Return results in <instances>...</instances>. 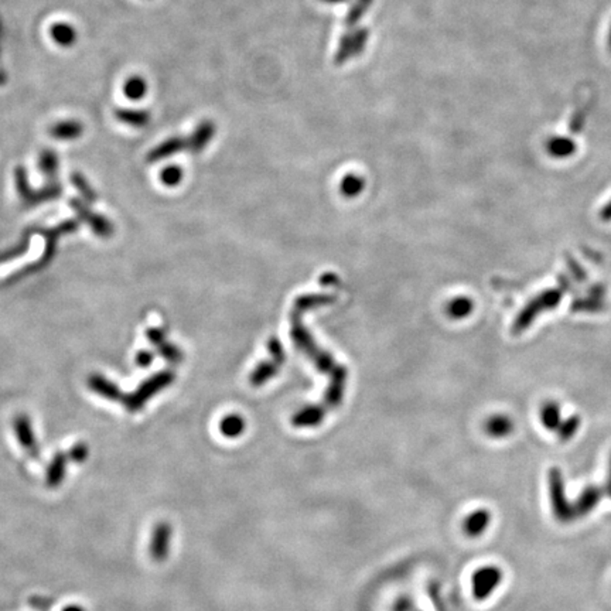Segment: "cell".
<instances>
[{
    "mask_svg": "<svg viewBox=\"0 0 611 611\" xmlns=\"http://www.w3.org/2000/svg\"><path fill=\"white\" fill-rule=\"evenodd\" d=\"M77 228H78V224L75 221L70 219V221H65V222H62V224H60V225H57L54 228H50V229H38L45 236V249H44V253L41 255V258L35 263L28 265V266L20 269L16 275L10 276L7 282L20 280L21 277H24V276H27L30 273H35V272L44 269L54 259V256H55L57 242H58L60 236L65 235V233L75 232Z\"/></svg>",
    "mask_w": 611,
    "mask_h": 611,
    "instance_id": "obj_1",
    "label": "cell"
},
{
    "mask_svg": "<svg viewBox=\"0 0 611 611\" xmlns=\"http://www.w3.org/2000/svg\"><path fill=\"white\" fill-rule=\"evenodd\" d=\"M549 497L552 512L555 518L562 524H571L576 519L573 504L568 500L565 491L563 477L559 468H552L549 471Z\"/></svg>",
    "mask_w": 611,
    "mask_h": 611,
    "instance_id": "obj_2",
    "label": "cell"
},
{
    "mask_svg": "<svg viewBox=\"0 0 611 611\" xmlns=\"http://www.w3.org/2000/svg\"><path fill=\"white\" fill-rule=\"evenodd\" d=\"M14 179H16V189H17L18 197L21 199V203L26 207H33L43 202H50L61 196V186L57 185L55 182H51L47 187L41 190H33L27 180L26 169L21 166L16 167Z\"/></svg>",
    "mask_w": 611,
    "mask_h": 611,
    "instance_id": "obj_3",
    "label": "cell"
},
{
    "mask_svg": "<svg viewBox=\"0 0 611 611\" xmlns=\"http://www.w3.org/2000/svg\"><path fill=\"white\" fill-rule=\"evenodd\" d=\"M172 381H173L172 373L158 374V375L152 377L149 381L143 382L136 392H133L131 395H123L121 401L123 402V405L129 412H138L143 407L146 401H149L156 392H159L165 387H167Z\"/></svg>",
    "mask_w": 611,
    "mask_h": 611,
    "instance_id": "obj_4",
    "label": "cell"
},
{
    "mask_svg": "<svg viewBox=\"0 0 611 611\" xmlns=\"http://www.w3.org/2000/svg\"><path fill=\"white\" fill-rule=\"evenodd\" d=\"M502 572L495 566H485L474 572L471 578L473 595L477 600H484L492 595V592L501 585Z\"/></svg>",
    "mask_w": 611,
    "mask_h": 611,
    "instance_id": "obj_5",
    "label": "cell"
},
{
    "mask_svg": "<svg viewBox=\"0 0 611 611\" xmlns=\"http://www.w3.org/2000/svg\"><path fill=\"white\" fill-rule=\"evenodd\" d=\"M71 208L75 211V214L85 222L89 225V228L101 238H109L114 233V225L109 222V219H106L105 216L95 214L89 209V207L87 204L79 202V200H71L70 202Z\"/></svg>",
    "mask_w": 611,
    "mask_h": 611,
    "instance_id": "obj_6",
    "label": "cell"
},
{
    "mask_svg": "<svg viewBox=\"0 0 611 611\" xmlns=\"http://www.w3.org/2000/svg\"><path fill=\"white\" fill-rule=\"evenodd\" d=\"M170 542H172V527L166 522L159 524L152 536V545H150V554L155 561H165L169 556L170 551Z\"/></svg>",
    "mask_w": 611,
    "mask_h": 611,
    "instance_id": "obj_7",
    "label": "cell"
},
{
    "mask_svg": "<svg viewBox=\"0 0 611 611\" xmlns=\"http://www.w3.org/2000/svg\"><path fill=\"white\" fill-rule=\"evenodd\" d=\"M14 430L20 444L28 451V454L34 458L38 457V446L37 440L30 423V419L26 414H18L14 419Z\"/></svg>",
    "mask_w": 611,
    "mask_h": 611,
    "instance_id": "obj_8",
    "label": "cell"
},
{
    "mask_svg": "<svg viewBox=\"0 0 611 611\" xmlns=\"http://www.w3.org/2000/svg\"><path fill=\"white\" fill-rule=\"evenodd\" d=\"M603 497V490L598 485H589L583 490V492L580 494V497L578 498V501L573 504L575 508V515L576 519L578 518H583L588 514H590L596 505L600 502Z\"/></svg>",
    "mask_w": 611,
    "mask_h": 611,
    "instance_id": "obj_9",
    "label": "cell"
},
{
    "mask_svg": "<svg viewBox=\"0 0 611 611\" xmlns=\"http://www.w3.org/2000/svg\"><path fill=\"white\" fill-rule=\"evenodd\" d=\"M216 132V126L211 121H203L187 141V149L192 153H200L207 148Z\"/></svg>",
    "mask_w": 611,
    "mask_h": 611,
    "instance_id": "obj_10",
    "label": "cell"
},
{
    "mask_svg": "<svg viewBox=\"0 0 611 611\" xmlns=\"http://www.w3.org/2000/svg\"><path fill=\"white\" fill-rule=\"evenodd\" d=\"M185 149H187V141L180 138V136H175V138L165 141L159 146L153 148L148 155V160L150 163H156V162L165 160V159L176 155L177 152L185 150Z\"/></svg>",
    "mask_w": 611,
    "mask_h": 611,
    "instance_id": "obj_11",
    "label": "cell"
},
{
    "mask_svg": "<svg viewBox=\"0 0 611 611\" xmlns=\"http://www.w3.org/2000/svg\"><path fill=\"white\" fill-rule=\"evenodd\" d=\"M491 522V514L487 510H477L471 512L463 524V531L470 538H477L483 535Z\"/></svg>",
    "mask_w": 611,
    "mask_h": 611,
    "instance_id": "obj_12",
    "label": "cell"
},
{
    "mask_svg": "<svg viewBox=\"0 0 611 611\" xmlns=\"http://www.w3.org/2000/svg\"><path fill=\"white\" fill-rule=\"evenodd\" d=\"M84 133V125L78 121H61L50 128L51 138L57 141H75Z\"/></svg>",
    "mask_w": 611,
    "mask_h": 611,
    "instance_id": "obj_13",
    "label": "cell"
},
{
    "mask_svg": "<svg viewBox=\"0 0 611 611\" xmlns=\"http://www.w3.org/2000/svg\"><path fill=\"white\" fill-rule=\"evenodd\" d=\"M88 387L95 394H98L99 397L109 400V401H121L123 397L121 394L119 388L114 382H111L109 380H106L105 377H102L99 374H94L88 378Z\"/></svg>",
    "mask_w": 611,
    "mask_h": 611,
    "instance_id": "obj_14",
    "label": "cell"
},
{
    "mask_svg": "<svg viewBox=\"0 0 611 611\" xmlns=\"http://www.w3.org/2000/svg\"><path fill=\"white\" fill-rule=\"evenodd\" d=\"M115 118L123 125H128L132 128H145L150 122V112L145 109L122 108L115 111Z\"/></svg>",
    "mask_w": 611,
    "mask_h": 611,
    "instance_id": "obj_15",
    "label": "cell"
},
{
    "mask_svg": "<svg viewBox=\"0 0 611 611\" xmlns=\"http://www.w3.org/2000/svg\"><path fill=\"white\" fill-rule=\"evenodd\" d=\"M50 34H51V38L60 47H64V48L72 47L77 41V30L71 24L64 21L53 24L50 28Z\"/></svg>",
    "mask_w": 611,
    "mask_h": 611,
    "instance_id": "obj_16",
    "label": "cell"
},
{
    "mask_svg": "<svg viewBox=\"0 0 611 611\" xmlns=\"http://www.w3.org/2000/svg\"><path fill=\"white\" fill-rule=\"evenodd\" d=\"M484 427H485V431L492 437H505L512 431L514 424L511 419H508L507 416L497 414L490 417Z\"/></svg>",
    "mask_w": 611,
    "mask_h": 611,
    "instance_id": "obj_17",
    "label": "cell"
},
{
    "mask_svg": "<svg viewBox=\"0 0 611 611\" xmlns=\"http://www.w3.org/2000/svg\"><path fill=\"white\" fill-rule=\"evenodd\" d=\"M65 467H67V456L62 453L55 454V457L53 458V461L47 470V485L48 487H55L62 481V478L65 475Z\"/></svg>",
    "mask_w": 611,
    "mask_h": 611,
    "instance_id": "obj_18",
    "label": "cell"
},
{
    "mask_svg": "<svg viewBox=\"0 0 611 611\" xmlns=\"http://www.w3.org/2000/svg\"><path fill=\"white\" fill-rule=\"evenodd\" d=\"M123 94L131 101H139L148 94V82L139 75H132L123 84Z\"/></svg>",
    "mask_w": 611,
    "mask_h": 611,
    "instance_id": "obj_19",
    "label": "cell"
},
{
    "mask_svg": "<svg viewBox=\"0 0 611 611\" xmlns=\"http://www.w3.org/2000/svg\"><path fill=\"white\" fill-rule=\"evenodd\" d=\"M148 337H149V340L159 348V351L167 358V360H173V361H176V360H180V353L176 350V348H173L172 346H169V344H166V341H165V336H163V333H162V330H159V329H150V330H148Z\"/></svg>",
    "mask_w": 611,
    "mask_h": 611,
    "instance_id": "obj_20",
    "label": "cell"
},
{
    "mask_svg": "<svg viewBox=\"0 0 611 611\" xmlns=\"http://www.w3.org/2000/svg\"><path fill=\"white\" fill-rule=\"evenodd\" d=\"M58 156L53 152V150H43L38 159V167L41 170V173L48 177L51 182H54V177L58 173Z\"/></svg>",
    "mask_w": 611,
    "mask_h": 611,
    "instance_id": "obj_21",
    "label": "cell"
},
{
    "mask_svg": "<svg viewBox=\"0 0 611 611\" xmlns=\"http://www.w3.org/2000/svg\"><path fill=\"white\" fill-rule=\"evenodd\" d=\"M71 182L87 203H94L98 199L95 190L92 189V186L88 183V180L81 173H72Z\"/></svg>",
    "mask_w": 611,
    "mask_h": 611,
    "instance_id": "obj_22",
    "label": "cell"
},
{
    "mask_svg": "<svg viewBox=\"0 0 611 611\" xmlns=\"http://www.w3.org/2000/svg\"><path fill=\"white\" fill-rule=\"evenodd\" d=\"M350 34H351V54L354 58L361 53H364L370 38V30L367 27H361L357 30H351Z\"/></svg>",
    "mask_w": 611,
    "mask_h": 611,
    "instance_id": "obj_23",
    "label": "cell"
},
{
    "mask_svg": "<svg viewBox=\"0 0 611 611\" xmlns=\"http://www.w3.org/2000/svg\"><path fill=\"white\" fill-rule=\"evenodd\" d=\"M243 429H245V423H243L242 417L236 416V414H231L221 422V431L226 437H236V436L242 434Z\"/></svg>",
    "mask_w": 611,
    "mask_h": 611,
    "instance_id": "obj_24",
    "label": "cell"
},
{
    "mask_svg": "<svg viewBox=\"0 0 611 611\" xmlns=\"http://www.w3.org/2000/svg\"><path fill=\"white\" fill-rule=\"evenodd\" d=\"M363 189H364V180L361 177H358V176H354V175L347 176L343 180V185H341L343 193L346 196H348V197L357 196Z\"/></svg>",
    "mask_w": 611,
    "mask_h": 611,
    "instance_id": "obj_25",
    "label": "cell"
},
{
    "mask_svg": "<svg viewBox=\"0 0 611 611\" xmlns=\"http://www.w3.org/2000/svg\"><path fill=\"white\" fill-rule=\"evenodd\" d=\"M160 179H162V182H163L165 186L175 187V186L180 185V182H182V179H183V170L179 166H169V167H166L162 172Z\"/></svg>",
    "mask_w": 611,
    "mask_h": 611,
    "instance_id": "obj_26",
    "label": "cell"
},
{
    "mask_svg": "<svg viewBox=\"0 0 611 611\" xmlns=\"http://www.w3.org/2000/svg\"><path fill=\"white\" fill-rule=\"evenodd\" d=\"M367 10H368V7L367 6H364V4H361V3H358V1H356L351 7H350V10L347 11V16H346V26L348 27V28H353L364 16H365V13H367Z\"/></svg>",
    "mask_w": 611,
    "mask_h": 611,
    "instance_id": "obj_27",
    "label": "cell"
},
{
    "mask_svg": "<svg viewBox=\"0 0 611 611\" xmlns=\"http://www.w3.org/2000/svg\"><path fill=\"white\" fill-rule=\"evenodd\" d=\"M559 409L556 405H548L542 410V422L548 429H556L559 426Z\"/></svg>",
    "mask_w": 611,
    "mask_h": 611,
    "instance_id": "obj_28",
    "label": "cell"
},
{
    "mask_svg": "<svg viewBox=\"0 0 611 611\" xmlns=\"http://www.w3.org/2000/svg\"><path fill=\"white\" fill-rule=\"evenodd\" d=\"M450 314L454 317L466 316L471 310V303L467 299H458L450 304Z\"/></svg>",
    "mask_w": 611,
    "mask_h": 611,
    "instance_id": "obj_29",
    "label": "cell"
},
{
    "mask_svg": "<svg viewBox=\"0 0 611 611\" xmlns=\"http://www.w3.org/2000/svg\"><path fill=\"white\" fill-rule=\"evenodd\" d=\"M578 427H579V419H576V417L569 419L566 423H563V424L561 426V430H559V436H561V439H562V440H568L569 437H572V436L576 433Z\"/></svg>",
    "mask_w": 611,
    "mask_h": 611,
    "instance_id": "obj_30",
    "label": "cell"
},
{
    "mask_svg": "<svg viewBox=\"0 0 611 611\" xmlns=\"http://www.w3.org/2000/svg\"><path fill=\"white\" fill-rule=\"evenodd\" d=\"M70 458L71 460H74V461H77V463H81V461H84L85 458H87V456H88V447L84 444V443H78V444H75L72 448H71V451H70Z\"/></svg>",
    "mask_w": 611,
    "mask_h": 611,
    "instance_id": "obj_31",
    "label": "cell"
},
{
    "mask_svg": "<svg viewBox=\"0 0 611 611\" xmlns=\"http://www.w3.org/2000/svg\"><path fill=\"white\" fill-rule=\"evenodd\" d=\"M136 361H138V364L141 367H149L152 364V361H153V356L149 351H141L136 356Z\"/></svg>",
    "mask_w": 611,
    "mask_h": 611,
    "instance_id": "obj_32",
    "label": "cell"
},
{
    "mask_svg": "<svg viewBox=\"0 0 611 611\" xmlns=\"http://www.w3.org/2000/svg\"><path fill=\"white\" fill-rule=\"evenodd\" d=\"M606 490L611 497V461H610V473H609V478H607V484H606Z\"/></svg>",
    "mask_w": 611,
    "mask_h": 611,
    "instance_id": "obj_33",
    "label": "cell"
},
{
    "mask_svg": "<svg viewBox=\"0 0 611 611\" xmlns=\"http://www.w3.org/2000/svg\"><path fill=\"white\" fill-rule=\"evenodd\" d=\"M324 3H331V4H338V3H347L348 0H321Z\"/></svg>",
    "mask_w": 611,
    "mask_h": 611,
    "instance_id": "obj_34",
    "label": "cell"
},
{
    "mask_svg": "<svg viewBox=\"0 0 611 611\" xmlns=\"http://www.w3.org/2000/svg\"><path fill=\"white\" fill-rule=\"evenodd\" d=\"M358 3H361V4H364V6H367V7H370L371 4H373V1L374 0H357Z\"/></svg>",
    "mask_w": 611,
    "mask_h": 611,
    "instance_id": "obj_35",
    "label": "cell"
},
{
    "mask_svg": "<svg viewBox=\"0 0 611 611\" xmlns=\"http://www.w3.org/2000/svg\"><path fill=\"white\" fill-rule=\"evenodd\" d=\"M64 611H84L81 607H78V606H70V607H67V609H64Z\"/></svg>",
    "mask_w": 611,
    "mask_h": 611,
    "instance_id": "obj_36",
    "label": "cell"
}]
</instances>
